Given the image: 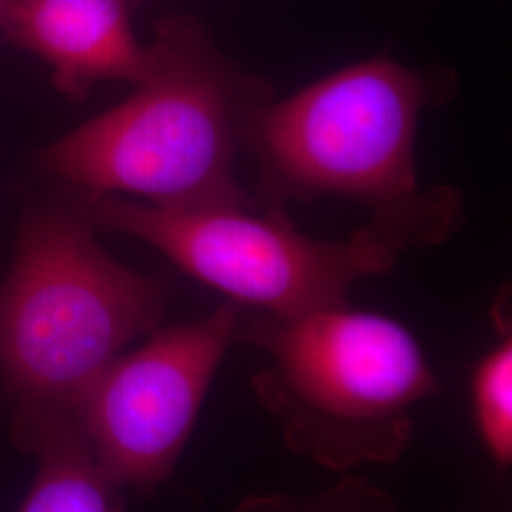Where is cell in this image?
<instances>
[{"instance_id":"6da1fadb","label":"cell","mask_w":512,"mask_h":512,"mask_svg":"<svg viewBox=\"0 0 512 512\" xmlns=\"http://www.w3.org/2000/svg\"><path fill=\"white\" fill-rule=\"evenodd\" d=\"M152 69L118 107L44 148L40 164L80 196L135 194L160 207H249L236 179L264 84L190 16L167 18Z\"/></svg>"},{"instance_id":"7a4b0ae2","label":"cell","mask_w":512,"mask_h":512,"mask_svg":"<svg viewBox=\"0 0 512 512\" xmlns=\"http://www.w3.org/2000/svg\"><path fill=\"white\" fill-rule=\"evenodd\" d=\"M238 338L272 359L251 385L287 448L332 471L395 463L412 440L414 406L439 393L410 330L348 304L293 319L239 317Z\"/></svg>"},{"instance_id":"3957f363","label":"cell","mask_w":512,"mask_h":512,"mask_svg":"<svg viewBox=\"0 0 512 512\" xmlns=\"http://www.w3.org/2000/svg\"><path fill=\"white\" fill-rule=\"evenodd\" d=\"M431 101L423 74L387 57L329 74L293 97L260 105L247 145L291 196L366 203L399 247L442 238L458 215L448 192L421 196L416 133Z\"/></svg>"},{"instance_id":"277c9868","label":"cell","mask_w":512,"mask_h":512,"mask_svg":"<svg viewBox=\"0 0 512 512\" xmlns=\"http://www.w3.org/2000/svg\"><path fill=\"white\" fill-rule=\"evenodd\" d=\"M80 203L23 224L0 289V380L14 406H69L139 336L158 329L165 285L116 262Z\"/></svg>"},{"instance_id":"5b68a950","label":"cell","mask_w":512,"mask_h":512,"mask_svg":"<svg viewBox=\"0 0 512 512\" xmlns=\"http://www.w3.org/2000/svg\"><path fill=\"white\" fill-rule=\"evenodd\" d=\"M78 203L93 226L143 239L230 302L279 319L346 306L349 287L389 272L399 251L376 228L323 241L249 207L137 205L109 194Z\"/></svg>"},{"instance_id":"8992f818","label":"cell","mask_w":512,"mask_h":512,"mask_svg":"<svg viewBox=\"0 0 512 512\" xmlns=\"http://www.w3.org/2000/svg\"><path fill=\"white\" fill-rule=\"evenodd\" d=\"M239 317L241 306L226 302L202 321L154 332L78 393L74 418L118 490L152 492L171 476Z\"/></svg>"},{"instance_id":"52a82bcc","label":"cell","mask_w":512,"mask_h":512,"mask_svg":"<svg viewBox=\"0 0 512 512\" xmlns=\"http://www.w3.org/2000/svg\"><path fill=\"white\" fill-rule=\"evenodd\" d=\"M129 0H0V29L54 69L59 92L84 99L95 84H141L152 52L131 27Z\"/></svg>"},{"instance_id":"ba28073f","label":"cell","mask_w":512,"mask_h":512,"mask_svg":"<svg viewBox=\"0 0 512 512\" xmlns=\"http://www.w3.org/2000/svg\"><path fill=\"white\" fill-rule=\"evenodd\" d=\"M12 439L37 458L19 512H120V492L101 471L73 408L14 406Z\"/></svg>"},{"instance_id":"9c48e42d","label":"cell","mask_w":512,"mask_h":512,"mask_svg":"<svg viewBox=\"0 0 512 512\" xmlns=\"http://www.w3.org/2000/svg\"><path fill=\"white\" fill-rule=\"evenodd\" d=\"M476 429L486 450L501 465L512 459V342L501 338L473 372Z\"/></svg>"},{"instance_id":"30bf717a","label":"cell","mask_w":512,"mask_h":512,"mask_svg":"<svg viewBox=\"0 0 512 512\" xmlns=\"http://www.w3.org/2000/svg\"><path fill=\"white\" fill-rule=\"evenodd\" d=\"M234 512H399L393 499L363 478H346L325 492L296 495H253Z\"/></svg>"},{"instance_id":"8fae6325","label":"cell","mask_w":512,"mask_h":512,"mask_svg":"<svg viewBox=\"0 0 512 512\" xmlns=\"http://www.w3.org/2000/svg\"><path fill=\"white\" fill-rule=\"evenodd\" d=\"M129 2H137V0H129Z\"/></svg>"}]
</instances>
